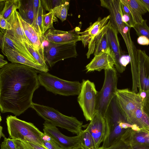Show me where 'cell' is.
Returning a JSON list of instances; mask_svg holds the SVG:
<instances>
[{"mask_svg":"<svg viewBox=\"0 0 149 149\" xmlns=\"http://www.w3.org/2000/svg\"><path fill=\"white\" fill-rule=\"evenodd\" d=\"M39 71L28 66L9 63L0 70V109L16 116L31 108L35 91L40 86Z\"/></svg>","mask_w":149,"mask_h":149,"instance_id":"obj_1","label":"cell"},{"mask_svg":"<svg viewBox=\"0 0 149 149\" xmlns=\"http://www.w3.org/2000/svg\"><path fill=\"white\" fill-rule=\"evenodd\" d=\"M8 132L10 138L34 143L46 149L43 143L44 133L33 123L8 116L6 118Z\"/></svg>","mask_w":149,"mask_h":149,"instance_id":"obj_2","label":"cell"},{"mask_svg":"<svg viewBox=\"0 0 149 149\" xmlns=\"http://www.w3.org/2000/svg\"><path fill=\"white\" fill-rule=\"evenodd\" d=\"M31 108L45 121L78 135L82 130L83 123L76 118L65 115L49 106L33 103Z\"/></svg>","mask_w":149,"mask_h":149,"instance_id":"obj_3","label":"cell"},{"mask_svg":"<svg viewBox=\"0 0 149 149\" xmlns=\"http://www.w3.org/2000/svg\"><path fill=\"white\" fill-rule=\"evenodd\" d=\"M106 130L102 148L110 147L120 140L127 130L121 126L122 122L126 121L117 104L116 96L112 100L104 117Z\"/></svg>","mask_w":149,"mask_h":149,"instance_id":"obj_4","label":"cell"},{"mask_svg":"<svg viewBox=\"0 0 149 149\" xmlns=\"http://www.w3.org/2000/svg\"><path fill=\"white\" fill-rule=\"evenodd\" d=\"M100 1L101 6L107 8L109 11L111 25L122 36L129 56L130 57L133 56L136 54L137 49L131 38V28L122 21L123 12L120 0H101Z\"/></svg>","mask_w":149,"mask_h":149,"instance_id":"obj_5","label":"cell"},{"mask_svg":"<svg viewBox=\"0 0 149 149\" xmlns=\"http://www.w3.org/2000/svg\"><path fill=\"white\" fill-rule=\"evenodd\" d=\"M38 78L40 85L55 95L68 96L78 95L80 93L81 84L79 81L63 80L47 72L40 71Z\"/></svg>","mask_w":149,"mask_h":149,"instance_id":"obj_6","label":"cell"},{"mask_svg":"<svg viewBox=\"0 0 149 149\" xmlns=\"http://www.w3.org/2000/svg\"><path fill=\"white\" fill-rule=\"evenodd\" d=\"M130 62L132 91L136 93L142 90L149 92V56L145 51L137 49L136 58Z\"/></svg>","mask_w":149,"mask_h":149,"instance_id":"obj_7","label":"cell"},{"mask_svg":"<svg viewBox=\"0 0 149 149\" xmlns=\"http://www.w3.org/2000/svg\"><path fill=\"white\" fill-rule=\"evenodd\" d=\"M117 81V70L114 67L104 70V82L98 92L96 108V111L104 118L112 100L116 96Z\"/></svg>","mask_w":149,"mask_h":149,"instance_id":"obj_8","label":"cell"},{"mask_svg":"<svg viewBox=\"0 0 149 149\" xmlns=\"http://www.w3.org/2000/svg\"><path fill=\"white\" fill-rule=\"evenodd\" d=\"M76 43H57L44 40L42 42L45 61L50 67L57 62L65 59L75 58L77 56Z\"/></svg>","mask_w":149,"mask_h":149,"instance_id":"obj_9","label":"cell"},{"mask_svg":"<svg viewBox=\"0 0 149 149\" xmlns=\"http://www.w3.org/2000/svg\"><path fill=\"white\" fill-rule=\"evenodd\" d=\"M116 97L118 107L126 122L132 125L136 111L142 107V99L137 93L128 88L118 89Z\"/></svg>","mask_w":149,"mask_h":149,"instance_id":"obj_10","label":"cell"},{"mask_svg":"<svg viewBox=\"0 0 149 149\" xmlns=\"http://www.w3.org/2000/svg\"><path fill=\"white\" fill-rule=\"evenodd\" d=\"M77 101L87 121L92 119L96 112L98 92L93 82L88 80H82Z\"/></svg>","mask_w":149,"mask_h":149,"instance_id":"obj_11","label":"cell"},{"mask_svg":"<svg viewBox=\"0 0 149 149\" xmlns=\"http://www.w3.org/2000/svg\"><path fill=\"white\" fill-rule=\"evenodd\" d=\"M45 135L53 139L63 149H70L80 144L78 135L68 136L62 133L56 127L45 121L43 124Z\"/></svg>","mask_w":149,"mask_h":149,"instance_id":"obj_12","label":"cell"},{"mask_svg":"<svg viewBox=\"0 0 149 149\" xmlns=\"http://www.w3.org/2000/svg\"><path fill=\"white\" fill-rule=\"evenodd\" d=\"M78 27L68 31L55 29L54 28L48 30L44 34V40L49 42L57 43L76 42L81 40Z\"/></svg>","mask_w":149,"mask_h":149,"instance_id":"obj_13","label":"cell"},{"mask_svg":"<svg viewBox=\"0 0 149 149\" xmlns=\"http://www.w3.org/2000/svg\"><path fill=\"white\" fill-rule=\"evenodd\" d=\"M115 64L114 54L109 47L104 52L95 56L91 61L86 66L87 72L100 71L114 67Z\"/></svg>","mask_w":149,"mask_h":149,"instance_id":"obj_14","label":"cell"},{"mask_svg":"<svg viewBox=\"0 0 149 149\" xmlns=\"http://www.w3.org/2000/svg\"><path fill=\"white\" fill-rule=\"evenodd\" d=\"M86 129L93 137L97 149L102 143L105 133L106 123L104 118L96 111Z\"/></svg>","mask_w":149,"mask_h":149,"instance_id":"obj_15","label":"cell"},{"mask_svg":"<svg viewBox=\"0 0 149 149\" xmlns=\"http://www.w3.org/2000/svg\"><path fill=\"white\" fill-rule=\"evenodd\" d=\"M4 45L9 47L30 60L37 63L25 45L8 33L6 30L4 31L1 30L0 32V46Z\"/></svg>","mask_w":149,"mask_h":149,"instance_id":"obj_16","label":"cell"},{"mask_svg":"<svg viewBox=\"0 0 149 149\" xmlns=\"http://www.w3.org/2000/svg\"><path fill=\"white\" fill-rule=\"evenodd\" d=\"M3 54L11 63H19L31 67L38 71L47 72L48 70L40 65L30 60L18 52L6 45L0 46Z\"/></svg>","mask_w":149,"mask_h":149,"instance_id":"obj_17","label":"cell"},{"mask_svg":"<svg viewBox=\"0 0 149 149\" xmlns=\"http://www.w3.org/2000/svg\"><path fill=\"white\" fill-rule=\"evenodd\" d=\"M118 32L111 25L107 32L109 47L114 54L115 61L116 69L119 73H123L125 70L120 63L119 60L122 53L118 36Z\"/></svg>","mask_w":149,"mask_h":149,"instance_id":"obj_18","label":"cell"},{"mask_svg":"<svg viewBox=\"0 0 149 149\" xmlns=\"http://www.w3.org/2000/svg\"><path fill=\"white\" fill-rule=\"evenodd\" d=\"M121 139L129 146L135 144L149 146V131L141 129L136 131L129 128L125 131Z\"/></svg>","mask_w":149,"mask_h":149,"instance_id":"obj_19","label":"cell"},{"mask_svg":"<svg viewBox=\"0 0 149 149\" xmlns=\"http://www.w3.org/2000/svg\"><path fill=\"white\" fill-rule=\"evenodd\" d=\"M110 19L109 15L103 19L99 17L84 31L79 33L81 41L84 47L88 45L91 40L105 27Z\"/></svg>","mask_w":149,"mask_h":149,"instance_id":"obj_20","label":"cell"},{"mask_svg":"<svg viewBox=\"0 0 149 149\" xmlns=\"http://www.w3.org/2000/svg\"><path fill=\"white\" fill-rule=\"evenodd\" d=\"M6 20L12 26V29L6 30L7 31L23 44L25 45V43H26L31 45L25 35L19 17L18 12L16 8L14 9L11 14Z\"/></svg>","mask_w":149,"mask_h":149,"instance_id":"obj_21","label":"cell"},{"mask_svg":"<svg viewBox=\"0 0 149 149\" xmlns=\"http://www.w3.org/2000/svg\"><path fill=\"white\" fill-rule=\"evenodd\" d=\"M19 17L26 37L33 48L45 60L43 41L39 34L33 26L21 18L19 13Z\"/></svg>","mask_w":149,"mask_h":149,"instance_id":"obj_22","label":"cell"},{"mask_svg":"<svg viewBox=\"0 0 149 149\" xmlns=\"http://www.w3.org/2000/svg\"><path fill=\"white\" fill-rule=\"evenodd\" d=\"M128 8L135 24L141 23L144 19L142 15L147 11L141 0H120Z\"/></svg>","mask_w":149,"mask_h":149,"instance_id":"obj_23","label":"cell"},{"mask_svg":"<svg viewBox=\"0 0 149 149\" xmlns=\"http://www.w3.org/2000/svg\"><path fill=\"white\" fill-rule=\"evenodd\" d=\"M18 13L25 22L32 25L34 20L33 0H21Z\"/></svg>","mask_w":149,"mask_h":149,"instance_id":"obj_24","label":"cell"},{"mask_svg":"<svg viewBox=\"0 0 149 149\" xmlns=\"http://www.w3.org/2000/svg\"><path fill=\"white\" fill-rule=\"evenodd\" d=\"M78 135L80 144L85 149H96L94 140L86 129L82 130Z\"/></svg>","mask_w":149,"mask_h":149,"instance_id":"obj_25","label":"cell"},{"mask_svg":"<svg viewBox=\"0 0 149 149\" xmlns=\"http://www.w3.org/2000/svg\"><path fill=\"white\" fill-rule=\"evenodd\" d=\"M111 25V23L109 19L105 27L100 32L91 40L88 45V51L86 54L88 58H89L92 54H94L95 49L97 44L104 34L107 31L109 27Z\"/></svg>","mask_w":149,"mask_h":149,"instance_id":"obj_26","label":"cell"},{"mask_svg":"<svg viewBox=\"0 0 149 149\" xmlns=\"http://www.w3.org/2000/svg\"><path fill=\"white\" fill-rule=\"evenodd\" d=\"M4 6L0 15L6 19L13 12L14 8L19 9L21 5L20 0H5Z\"/></svg>","mask_w":149,"mask_h":149,"instance_id":"obj_27","label":"cell"},{"mask_svg":"<svg viewBox=\"0 0 149 149\" xmlns=\"http://www.w3.org/2000/svg\"><path fill=\"white\" fill-rule=\"evenodd\" d=\"M43 15V9L41 2L37 15L36 18L34 19L31 25L33 27L38 33L43 42L45 38L44 35L42 33V19Z\"/></svg>","mask_w":149,"mask_h":149,"instance_id":"obj_28","label":"cell"},{"mask_svg":"<svg viewBox=\"0 0 149 149\" xmlns=\"http://www.w3.org/2000/svg\"><path fill=\"white\" fill-rule=\"evenodd\" d=\"M53 10L43 15L42 33L44 35L45 32L50 29L53 28V22L57 21Z\"/></svg>","mask_w":149,"mask_h":149,"instance_id":"obj_29","label":"cell"},{"mask_svg":"<svg viewBox=\"0 0 149 149\" xmlns=\"http://www.w3.org/2000/svg\"><path fill=\"white\" fill-rule=\"evenodd\" d=\"M69 2L62 4L54 8L53 10L55 16L59 19L62 22L67 18Z\"/></svg>","mask_w":149,"mask_h":149,"instance_id":"obj_30","label":"cell"},{"mask_svg":"<svg viewBox=\"0 0 149 149\" xmlns=\"http://www.w3.org/2000/svg\"><path fill=\"white\" fill-rule=\"evenodd\" d=\"M25 45L34 58L36 63L49 71L48 67L45 61L37 51L29 44L25 43Z\"/></svg>","mask_w":149,"mask_h":149,"instance_id":"obj_31","label":"cell"},{"mask_svg":"<svg viewBox=\"0 0 149 149\" xmlns=\"http://www.w3.org/2000/svg\"><path fill=\"white\" fill-rule=\"evenodd\" d=\"M146 20H144L141 23L135 24L133 27L137 35L145 36L149 39V27L147 24Z\"/></svg>","mask_w":149,"mask_h":149,"instance_id":"obj_32","label":"cell"},{"mask_svg":"<svg viewBox=\"0 0 149 149\" xmlns=\"http://www.w3.org/2000/svg\"><path fill=\"white\" fill-rule=\"evenodd\" d=\"M68 1L65 0H41L43 9L49 12L55 8L62 4H64Z\"/></svg>","mask_w":149,"mask_h":149,"instance_id":"obj_33","label":"cell"},{"mask_svg":"<svg viewBox=\"0 0 149 149\" xmlns=\"http://www.w3.org/2000/svg\"><path fill=\"white\" fill-rule=\"evenodd\" d=\"M107 32L104 34L97 44L94 53V56L105 52L109 48Z\"/></svg>","mask_w":149,"mask_h":149,"instance_id":"obj_34","label":"cell"},{"mask_svg":"<svg viewBox=\"0 0 149 149\" xmlns=\"http://www.w3.org/2000/svg\"><path fill=\"white\" fill-rule=\"evenodd\" d=\"M43 141L46 149H63L53 139L45 134Z\"/></svg>","mask_w":149,"mask_h":149,"instance_id":"obj_35","label":"cell"},{"mask_svg":"<svg viewBox=\"0 0 149 149\" xmlns=\"http://www.w3.org/2000/svg\"><path fill=\"white\" fill-rule=\"evenodd\" d=\"M1 149H17L14 140L6 137L1 144Z\"/></svg>","mask_w":149,"mask_h":149,"instance_id":"obj_36","label":"cell"},{"mask_svg":"<svg viewBox=\"0 0 149 149\" xmlns=\"http://www.w3.org/2000/svg\"><path fill=\"white\" fill-rule=\"evenodd\" d=\"M97 149H131L130 146L126 144L120 139L114 144L109 147L102 148L101 147Z\"/></svg>","mask_w":149,"mask_h":149,"instance_id":"obj_37","label":"cell"},{"mask_svg":"<svg viewBox=\"0 0 149 149\" xmlns=\"http://www.w3.org/2000/svg\"><path fill=\"white\" fill-rule=\"evenodd\" d=\"M142 108L143 111L149 118V92L147 91L146 97L143 100Z\"/></svg>","mask_w":149,"mask_h":149,"instance_id":"obj_38","label":"cell"},{"mask_svg":"<svg viewBox=\"0 0 149 149\" xmlns=\"http://www.w3.org/2000/svg\"><path fill=\"white\" fill-rule=\"evenodd\" d=\"M0 26L1 29L7 30L12 29L10 24L1 15H0Z\"/></svg>","mask_w":149,"mask_h":149,"instance_id":"obj_39","label":"cell"},{"mask_svg":"<svg viewBox=\"0 0 149 149\" xmlns=\"http://www.w3.org/2000/svg\"><path fill=\"white\" fill-rule=\"evenodd\" d=\"M130 58L129 55H122L120 59V63L121 65L126 68L127 65L130 62Z\"/></svg>","mask_w":149,"mask_h":149,"instance_id":"obj_40","label":"cell"},{"mask_svg":"<svg viewBox=\"0 0 149 149\" xmlns=\"http://www.w3.org/2000/svg\"><path fill=\"white\" fill-rule=\"evenodd\" d=\"M137 42L138 44L142 45H149V39L144 36H140L137 39Z\"/></svg>","mask_w":149,"mask_h":149,"instance_id":"obj_41","label":"cell"},{"mask_svg":"<svg viewBox=\"0 0 149 149\" xmlns=\"http://www.w3.org/2000/svg\"><path fill=\"white\" fill-rule=\"evenodd\" d=\"M41 2V1L40 0H33V10L34 13V19L36 18L37 15L40 5Z\"/></svg>","mask_w":149,"mask_h":149,"instance_id":"obj_42","label":"cell"},{"mask_svg":"<svg viewBox=\"0 0 149 149\" xmlns=\"http://www.w3.org/2000/svg\"><path fill=\"white\" fill-rule=\"evenodd\" d=\"M129 146L131 149H149V146L143 145L135 144Z\"/></svg>","mask_w":149,"mask_h":149,"instance_id":"obj_43","label":"cell"},{"mask_svg":"<svg viewBox=\"0 0 149 149\" xmlns=\"http://www.w3.org/2000/svg\"><path fill=\"white\" fill-rule=\"evenodd\" d=\"M14 141L17 149H25L23 145L20 140H14Z\"/></svg>","mask_w":149,"mask_h":149,"instance_id":"obj_44","label":"cell"},{"mask_svg":"<svg viewBox=\"0 0 149 149\" xmlns=\"http://www.w3.org/2000/svg\"><path fill=\"white\" fill-rule=\"evenodd\" d=\"M4 56L0 54V68H1L8 63V62L4 60Z\"/></svg>","mask_w":149,"mask_h":149,"instance_id":"obj_45","label":"cell"},{"mask_svg":"<svg viewBox=\"0 0 149 149\" xmlns=\"http://www.w3.org/2000/svg\"><path fill=\"white\" fill-rule=\"evenodd\" d=\"M33 149H46L42 146L34 143L27 142Z\"/></svg>","mask_w":149,"mask_h":149,"instance_id":"obj_46","label":"cell"},{"mask_svg":"<svg viewBox=\"0 0 149 149\" xmlns=\"http://www.w3.org/2000/svg\"><path fill=\"white\" fill-rule=\"evenodd\" d=\"M147 9V11L149 12V0H141Z\"/></svg>","mask_w":149,"mask_h":149,"instance_id":"obj_47","label":"cell"},{"mask_svg":"<svg viewBox=\"0 0 149 149\" xmlns=\"http://www.w3.org/2000/svg\"><path fill=\"white\" fill-rule=\"evenodd\" d=\"M70 149H85L81 145L79 144L77 146L74 147Z\"/></svg>","mask_w":149,"mask_h":149,"instance_id":"obj_48","label":"cell"},{"mask_svg":"<svg viewBox=\"0 0 149 149\" xmlns=\"http://www.w3.org/2000/svg\"><path fill=\"white\" fill-rule=\"evenodd\" d=\"M0 138H1L2 137H3L5 138L6 137L5 135L3 134L2 132L3 130V127H2L1 126H0Z\"/></svg>","mask_w":149,"mask_h":149,"instance_id":"obj_49","label":"cell"}]
</instances>
